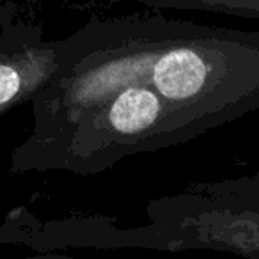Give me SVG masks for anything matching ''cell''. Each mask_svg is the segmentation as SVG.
Segmentation results:
<instances>
[{
  "label": "cell",
  "instance_id": "obj_1",
  "mask_svg": "<svg viewBox=\"0 0 259 259\" xmlns=\"http://www.w3.org/2000/svg\"><path fill=\"white\" fill-rule=\"evenodd\" d=\"M126 85L155 91L195 141L259 110V32L160 13L91 20L57 39V69L30 101V134Z\"/></svg>",
  "mask_w": 259,
  "mask_h": 259
},
{
  "label": "cell",
  "instance_id": "obj_2",
  "mask_svg": "<svg viewBox=\"0 0 259 259\" xmlns=\"http://www.w3.org/2000/svg\"><path fill=\"white\" fill-rule=\"evenodd\" d=\"M190 141L176 114L155 91L126 85L69 121L27 135L11 151V174L57 170L91 176L128 156Z\"/></svg>",
  "mask_w": 259,
  "mask_h": 259
},
{
  "label": "cell",
  "instance_id": "obj_4",
  "mask_svg": "<svg viewBox=\"0 0 259 259\" xmlns=\"http://www.w3.org/2000/svg\"><path fill=\"white\" fill-rule=\"evenodd\" d=\"M132 2H141L144 6L158 9L204 11L247 20H259V0H132Z\"/></svg>",
  "mask_w": 259,
  "mask_h": 259
},
{
  "label": "cell",
  "instance_id": "obj_5",
  "mask_svg": "<svg viewBox=\"0 0 259 259\" xmlns=\"http://www.w3.org/2000/svg\"><path fill=\"white\" fill-rule=\"evenodd\" d=\"M13 259H75L69 255L55 254V252H37L34 255H25V257H13Z\"/></svg>",
  "mask_w": 259,
  "mask_h": 259
},
{
  "label": "cell",
  "instance_id": "obj_3",
  "mask_svg": "<svg viewBox=\"0 0 259 259\" xmlns=\"http://www.w3.org/2000/svg\"><path fill=\"white\" fill-rule=\"evenodd\" d=\"M57 69V39L45 36V27L27 22L18 8H0V115L29 103Z\"/></svg>",
  "mask_w": 259,
  "mask_h": 259
}]
</instances>
